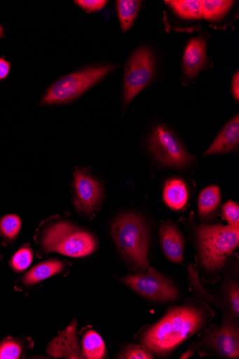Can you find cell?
<instances>
[{
	"instance_id": "8992f818",
	"label": "cell",
	"mask_w": 239,
	"mask_h": 359,
	"mask_svg": "<svg viewBox=\"0 0 239 359\" xmlns=\"http://www.w3.org/2000/svg\"><path fill=\"white\" fill-rule=\"evenodd\" d=\"M148 144L155 159L163 166L183 170L195 161L177 136L165 125L153 128Z\"/></svg>"
},
{
	"instance_id": "83f0119b",
	"label": "cell",
	"mask_w": 239,
	"mask_h": 359,
	"mask_svg": "<svg viewBox=\"0 0 239 359\" xmlns=\"http://www.w3.org/2000/svg\"><path fill=\"white\" fill-rule=\"evenodd\" d=\"M75 3L83 11L90 13L104 9L109 2L107 0H76Z\"/></svg>"
},
{
	"instance_id": "d4e9b609",
	"label": "cell",
	"mask_w": 239,
	"mask_h": 359,
	"mask_svg": "<svg viewBox=\"0 0 239 359\" xmlns=\"http://www.w3.org/2000/svg\"><path fill=\"white\" fill-rule=\"evenodd\" d=\"M121 359H153L152 352L145 346L130 344L125 347L118 356Z\"/></svg>"
},
{
	"instance_id": "ba28073f",
	"label": "cell",
	"mask_w": 239,
	"mask_h": 359,
	"mask_svg": "<svg viewBox=\"0 0 239 359\" xmlns=\"http://www.w3.org/2000/svg\"><path fill=\"white\" fill-rule=\"evenodd\" d=\"M122 282L139 295L156 302H169L177 300L179 290L168 278L149 267L136 275L121 278Z\"/></svg>"
},
{
	"instance_id": "30bf717a",
	"label": "cell",
	"mask_w": 239,
	"mask_h": 359,
	"mask_svg": "<svg viewBox=\"0 0 239 359\" xmlns=\"http://www.w3.org/2000/svg\"><path fill=\"white\" fill-rule=\"evenodd\" d=\"M77 320H73L69 326L58 332L47 346V353L53 358L71 359L83 358L77 335Z\"/></svg>"
},
{
	"instance_id": "5bb4252c",
	"label": "cell",
	"mask_w": 239,
	"mask_h": 359,
	"mask_svg": "<svg viewBox=\"0 0 239 359\" xmlns=\"http://www.w3.org/2000/svg\"><path fill=\"white\" fill-rule=\"evenodd\" d=\"M69 264L59 259H50L32 268L24 274L20 285L31 287L56 275L63 274Z\"/></svg>"
},
{
	"instance_id": "d6986e66",
	"label": "cell",
	"mask_w": 239,
	"mask_h": 359,
	"mask_svg": "<svg viewBox=\"0 0 239 359\" xmlns=\"http://www.w3.org/2000/svg\"><path fill=\"white\" fill-rule=\"evenodd\" d=\"M221 203V191L218 186L205 188L199 194L198 212L200 217H207L215 212Z\"/></svg>"
},
{
	"instance_id": "7a4b0ae2",
	"label": "cell",
	"mask_w": 239,
	"mask_h": 359,
	"mask_svg": "<svg viewBox=\"0 0 239 359\" xmlns=\"http://www.w3.org/2000/svg\"><path fill=\"white\" fill-rule=\"evenodd\" d=\"M42 254L59 253L67 257H83L98 247L97 238L82 228L60 217L47 219L34 237Z\"/></svg>"
},
{
	"instance_id": "f546056e",
	"label": "cell",
	"mask_w": 239,
	"mask_h": 359,
	"mask_svg": "<svg viewBox=\"0 0 239 359\" xmlns=\"http://www.w3.org/2000/svg\"><path fill=\"white\" fill-rule=\"evenodd\" d=\"M232 93L236 102L239 100V73L237 72L232 80Z\"/></svg>"
},
{
	"instance_id": "603a6c76",
	"label": "cell",
	"mask_w": 239,
	"mask_h": 359,
	"mask_svg": "<svg viewBox=\"0 0 239 359\" xmlns=\"http://www.w3.org/2000/svg\"><path fill=\"white\" fill-rule=\"evenodd\" d=\"M22 221L15 214L6 215L0 217V238H3L5 246L13 244L20 234Z\"/></svg>"
},
{
	"instance_id": "5b68a950",
	"label": "cell",
	"mask_w": 239,
	"mask_h": 359,
	"mask_svg": "<svg viewBox=\"0 0 239 359\" xmlns=\"http://www.w3.org/2000/svg\"><path fill=\"white\" fill-rule=\"evenodd\" d=\"M118 67L109 64L90 67L64 76L53 83L41 100L43 106L70 103Z\"/></svg>"
},
{
	"instance_id": "44dd1931",
	"label": "cell",
	"mask_w": 239,
	"mask_h": 359,
	"mask_svg": "<svg viewBox=\"0 0 239 359\" xmlns=\"http://www.w3.org/2000/svg\"><path fill=\"white\" fill-rule=\"evenodd\" d=\"M234 1L229 0H201L202 19L217 22L231 10Z\"/></svg>"
},
{
	"instance_id": "ffe728a7",
	"label": "cell",
	"mask_w": 239,
	"mask_h": 359,
	"mask_svg": "<svg viewBox=\"0 0 239 359\" xmlns=\"http://www.w3.org/2000/svg\"><path fill=\"white\" fill-rule=\"evenodd\" d=\"M142 1L137 0H118L116 9L121 28L123 32L128 31L137 18Z\"/></svg>"
},
{
	"instance_id": "cb8c5ba5",
	"label": "cell",
	"mask_w": 239,
	"mask_h": 359,
	"mask_svg": "<svg viewBox=\"0 0 239 359\" xmlns=\"http://www.w3.org/2000/svg\"><path fill=\"white\" fill-rule=\"evenodd\" d=\"M33 259V250L29 244L22 246L10 260V266L16 273L25 271L32 264Z\"/></svg>"
},
{
	"instance_id": "7c38bea8",
	"label": "cell",
	"mask_w": 239,
	"mask_h": 359,
	"mask_svg": "<svg viewBox=\"0 0 239 359\" xmlns=\"http://www.w3.org/2000/svg\"><path fill=\"white\" fill-rule=\"evenodd\" d=\"M161 245L165 256L175 264H182L184 250V238L175 224L168 222L163 223L159 230Z\"/></svg>"
},
{
	"instance_id": "3957f363",
	"label": "cell",
	"mask_w": 239,
	"mask_h": 359,
	"mask_svg": "<svg viewBox=\"0 0 239 359\" xmlns=\"http://www.w3.org/2000/svg\"><path fill=\"white\" fill-rule=\"evenodd\" d=\"M111 235L118 249L129 263L144 271L150 267L149 230L140 214L127 212L118 215L112 224Z\"/></svg>"
},
{
	"instance_id": "52a82bcc",
	"label": "cell",
	"mask_w": 239,
	"mask_h": 359,
	"mask_svg": "<svg viewBox=\"0 0 239 359\" xmlns=\"http://www.w3.org/2000/svg\"><path fill=\"white\" fill-rule=\"evenodd\" d=\"M155 72L156 60L151 50L147 46L136 50L127 62L125 68V107H128L134 97L152 82Z\"/></svg>"
},
{
	"instance_id": "484cf974",
	"label": "cell",
	"mask_w": 239,
	"mask_h": 359,
	"mask_svg": "<svg viewBox=\"0 0 239 359\" xmlns=\"http://www.w3.org/2000/svg\"><path fill=\"white\" fill-rule=\"evenodd\" d=\"M222 215L228 225L239 226V208L236 203L227 202L223 207Z\"/></svg>"
},
{
	"instance_id": "e0dca14e",
	"label": "cell",
	"mask_w": 239,
	"mask_h": 359,
	"mask_svg": "<svg viewBox=\"0 0 239 359\" xmlns=\"http://www.w3.org/2000/svg\"><path fill=\"white\" fill-rule=\"evenodd\" d=\"M34 344L35 343L30 338L9 337L0 342V359L25 358Z\"/></svg>"
},
{
	"instance_id": "1f68e13d",
	"label": "cell",
	"mask_w": 239,
	"mask_h": 359,
	"mask_svg": "<svg viewBox=\"0 0 239 359\" xmlns=\"http://www.w3.org/2000/svg\"><path fill=\"white\" fill-rule=\"evenodd\" d=\"M3 257H4V256H3V255H2V254H0V260H1V259H2Z\"/></svg>"
},
{
	"instance_id": "ac0fdd59",
	"label": "cell",
	"mask_w": 239,
	"mask_h": 359,
	"mask_svg": "<svg viewBox=\"0 0 239 359\" xmlns=\"http://www.w3.org/2000/svg\"><path fill=\"white\" fill-rule=\"evenodd\" d=\"M81 351L83 358L101 359L107 354L106 345L100 336L93 330H88L83 337Z\"/></svg>"
},
{
	"instance_id": "4dcf8cb0",
	"label": "cell",
	"mask_w": 239,
	"mask_h": 359,
	"mask_svg": "<svg viewBox=\"0 0 239 359\" xmlns=\"http://www.w3.org/2000/svg\"><path fill=\"white\" fill-rule=\"evenodd\" d=\"M4 37V29L1 25H0V39Z\"/></svg>"
},
{
	"instance_id": "277c9868",
	"label": "cell",
	"mask_w": 239,
	"mask_h": 359,
	"mask_svg": "<svg viewBox=\"0 0 239 359\" xmlns=\"http://www.w3.org/2000/svg\"><path fill=\"white\" fill-rule=\"evenodd\" d=\"M196 238L201 264L205 269L217 272L239 244V226L200 224Z\"/></svg>"
},
{
	"instance_id": "2e32d148",
	"label": "cell",
	"mask_w": 239,
	"mask_h": 359,
	"mask_svg": "<svg viewBox=\"0 0 239 359\" xmlns=\"http://www.w3.org/2000/svg\"><path fill=\"white\" fill-rule=\"evenodd\" d=\"M163 200L170 209L182 210L189 201V192L186 184L179 179L167 181L163 189Z\"/></svg>"
},
{
	"instance_id": "f1b7e54d",
	"label": "cell",
	"mask_w": 239,
	"mask_h": 359,
	"mask_svg": "<svg viewBox=\"0 0 239 359\" xmlns=\"http://www.w3.org/2000/svg\"><path fill=\"white\" fill-rule=\"evenodd\" d=\"M11 65L4 58H0V80L5 79L9 74Z\"/></svg>"
},
{
	"instance_id": "4316f807",
	"label": "cell",
	"mask_w": 239,
	"mask_h": 359,
	"mask_svg": "<svg viewBox=\"0 0 239 359\" xmlns=\"http://www.w3.org/2000/svg\"><path fill=\"white\" fill-rule=\"evenodd\" d=\"M226 292L230 307L235 316H239V288L238 283L230 282L227 284Z\"/></svg>"
},
{
	"instance_id": "6da1fadb",
	"label": "cell",
	"mask_w": 239,
	"mask_h": 359,
	"mask_svg": "<svg viewBox=\"0 0 239 359\" xmlns=\"http://www.w3.org/2000/svg\"><path fill=\"white\" fill-rule=\"evenodd\" d=\"M206 321V313L197 306L175 308L142 334L141 342L152 353L166 355L200 330Z\"/></svg>"
},
{
	"instance_id": "8fae6325",
	"label": "cell",
	"mask_w": 239,
	"mask_h": 359,
	"mask_svg": "<svg viewBox=\"0 0 239 359\" xmlns=\"http://www.w3.org/2000/svg\"><path fill=\"white\" fill-rule=\"evenodd\" d=\"M221 356L239 358V333L231 319L226 318L223 324L211 335L208 341Z\"/></svg>"
},
{
	"instance_id": "4fadbf2b",
	"label": "cell",
	"mask_w": 239,
	"mask_h": 359,
	"mask_svg": "<svg viewBox=\"0 0 239 359\" xmlns=\"http://www.w3.org/2000/svg\"><path fill=\"white\" fill-rule=\"evenodd\" d=\"M206 40L193 38L189 42L183 58V72L189 79H195L206 67L207 62Z\"/></svg>"
},
{
	"instance_id": "9a60e30c",
	"label": "cell",
	"mask_w": 239,
	"mask_h": 359,
	"mask_svg": "<svg viewBox=\"0 0 239 359\" xmlns=\"http://www.w3.org/2000/svg\"><path fill=\"white\" fill-rule=\"evenodd\" d=\"M239 145V117L234 116L221 130L214 143L205 155H215L232 152Z\"/></svg>"
},
{
	"instance_id": "9c48e42d",
	"label": "cell",
	"mask_w": 239,
	"mask_h": 359,
	"mask_svg": "<svg viewBox=\"0 0 239 359\" xmlns=\"http://www.w3.org/2000/svg\"><path fill=\"white\" fill-rule=\"evenodd\" d=\"M74 204L76 211L83 216H92L104 199V188L89 172L76 169L74 174Z\"/></svg>"
},
{
	"instance_id": "7402d4cb",
	"label": "cell",
	"mask_w": 239,
	"mask_h": 359,
	"mask_svg": "<svg viewBox=\"0 0 239 359\" xmlns=\"http://www.w3.org/2000/svg\"><path fill=\"white\" fill-rule=\"evenodd\" d=\"M165 3L181 18L185 20L202 19L200 0H172V1H165Z\"/></svg>"
}]
</instances>
